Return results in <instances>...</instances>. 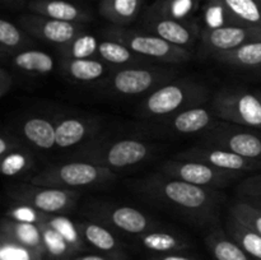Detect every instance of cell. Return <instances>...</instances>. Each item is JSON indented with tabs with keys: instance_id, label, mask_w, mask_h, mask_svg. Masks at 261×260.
<instances>
[{
	"instance_id": "obj_1",
	"label": "cell",
	"mask_w": 261,
	"mask_h": 260,
	"mask_svg": "<svg viewBox=\"0 0 261 260\" xmlns=\"http://www.w3.org/2000/svg\"><path fill=\"white\" fill-rule=\"evenodd\" d=\"M133 190L152 203L170 208L200 224L213 223L224 196L217 189L193 185L162 172L132 183Z\"/></svg>"
},
{
	"instance_id": "obj_2",
	"label": "cell",
	"mask_w": 261,
	"mask_h": 260,
	"mask_svg": "<svg viewBox=\"0 0 261 260\" xmlns=\"http://www.w3.org/2000/svg\"><path fill=\"white\" fill-rule=\"evenodd\" d=\"M154 152V145L142 138L94 137L78 147L70 160L86 161L116 171L145 162Z\"/></svg>"
},
{
	"instance_id": "obj_3",
	"label": "cell",
	"mask_w": 261,
	"mask_h": 260,
	"mask_svg": "<svg viewBox=\"0 0 261 260\" xmlns=\"http://www.w3.org/2000/svg\"><path fill=\"white\" fill-rule=\"evenodd\" d=\"M209 97L206 86L191 79H173L150 92L138 105V116L161 121L184 110L203 106Z\"/></svg>"
},
{
	"instance_id": "obj_4",
	"label": "cell",
	"mask_w": 261,
	"mask_h": 260,
	"mask_svg": "<svg viewBox=\"0 0 261 260\" xmlns=\"http://www.w3.org/2000/svg\"><path fill=\"white\" fill-rule=\"evenodd\" d=\"M177 71L163 66L135 65L114 69L102 82L97 83V88L105 96L132 98L147 96L162 84L176 79Z\"/></svg>"
},
{
	"instance_id": "obj_5",
	"label": "cell",
	"mask_w": 261,
	"mask_h": 260,
	"mask_svg": "<svg viewBox=\"0 0 261 260\" xmlns=\"http://www.w3.org/2000/svg\"><path fill=\"white\" fill-rule=\"evenodd\" d=\"M114 180H116V173L110 168L86 161L70 160L69 162L58 163L43 168L31 177L30 183L35 185L76 190L103 185Z\"/></svg>"
},
{
	"instance_id": "obj_6",
	"label": "cell",
	"mask_w": 261,
	"mask_h": 260,
	"mask_svg": "<svg viewBox=\"0 0 261 260\" xmlns=\"http://www.w3.org/2000/svg\"><path fill=\"white\" fill-rule=\"evenodd\" d=\"M105 38H111L143 56L147 60L162 61L166 64H182L191 59L193 54L188 48L180 47L147 31H137L114 25L105 30Z\"/></svg>"
},
{
	"instance_id": "obj_7",
	"label": "cell",
	"mask_w": 261,
	"mask_h": 260,
	"mask_svg": "<svg viewBox=\"0 0 261 260\" xmlns=\"http://www.w3.org/2000/svg\"><path fill=\"white\" fill-rule=\"evenodd\" d=\"M212 110L219 120L261 130V101L256 92L223 88L214 94Z\"/></svg>"
},
{
	"instance_id": "obj_8",
	"label": "cell",
	"mask_w": 261,
	"mask_h": 260,
	"mask_svg": "<svg viewBox=\"0 0 261 260\" xmlns=\"http://www.w3.org/2000/svg\"><path fill=\"white\" fill-rule=\"evenodd\" d=\"M8 195L15 203L33 206L45 214H66L74 209L79 199L76 190L53 186L18 184L8 189Z\"/></svg>"
},
{
	"instance_id": "obj_9",
	"label": "cell",
	"mask_w": 261,
	"mask_h": 260,
	"mask_svg": "<svg viewBox=\"0 0 261 260\" xmlns=\"http://www.w3.org/2000/svg\"><path fill=\"white\" fill-rule=\"evenodd\" d=\"M84 216L92 221L105 224L109 228L133 235L135 237L160 227V223L139 209L127 205H117L107 201L89 203L86 206Z\"/></svg>"
},
{
	"instance_id": "obj_10",
	"label": "cell",
	"mask_w": 261,
	"mask_h": 260,
	"mask_svg": "<svg viewBox=\"0 0 261 260\" xmlns=\"http://www.w3.org/2000/svg\"><path fill=\"white\" fill-rule=\"evenodd\" d=\"M201 144L227 149L250 160L261 161V135L251 127L218 121L201 135Z\"/></svg>"
},
{
	"instance_id": "obj_11",
	"label": "cell",
	"mask_w": 261,
	"mask_h": 260,
	"mask_svg": "<svg viewBox=\"0 0 261 260\" xmlns=\"http://www.w3.org/2000/svg\"><path fill=\"white\" fill-rule=\"evenodd\" d=\"M143 31L153 33L173 45L188 50L195 45L196 40L201 35L196 23L191 20L177 19L163 12L155 3L145 12Z\"/></svg>"
},
{
	"instance_id": "obj_12",
	"label": "cell",
	"mask_w": 261,
	"mask_h": 260,
	"mask_svg": "<svg viewBox=\"0 0 261 260\" xmlns=\"http://www.w3.org/2000/svg\"><path fill=\"white\" fill-rule=\"evenodd\" d=\"M160 172L193 185L211 189L224 188L241 176V173L218 170L198 161L180 160V158H173L163 162L160 167Z\"/></svg>"
},
{
	"instance_id": "obj_13",
	"label": "cell",
	"mask_w": 261,
	"mask_h": 260,
	"mask_svg": "<svg viewBox=\"0 0 261 260\" xmlns=\"http://www.w3.org/2000/svg\"><path fill=\"white\" fill-rule=\"evenodd\" d=\"M200 53L206 56L233 50L249 42L261 41V27L242 24H222L205 27L200 35Z\"/></svg>"
},
{
	"instance_id": "obj_14",
	"label": "cell",
	"mask_w": 261,
	"mask_h": 260,
	"mask_svg": "<svg viewBox=\"0 0 261 260\" xmlns=\"http://www.w3.org/2000/svg\"><path fill=\"white\" fill-rule=\"evenodd\" d=\"M18 25L32 37L58 46V48L69 43L79 33L86 31L84 24L63 22L35 13L20 15L18 18Z\"/></svg>"
},
{
	"instance_id": "obj_15",
	"label": "cell",
	"mask_w": 261,
	"mask_h": 260,
	"mask_svg": "<svg viewBox=\"0 0 261 260\" xmlns=\"http://www.w3.org/2000/svg\"><path fill=\"white\" fill-rule=\"evenodd\" d=\"M175 158L198 161V162L206 163V165L218 168V170L241 173V175L261 168V161L250 160V158L242 157V155L229 152L227 149L213 147V145L201 144V143L199 145L188 148L184 152L178 153Z\"/></svg>"
},
{
	"instance_id": "obj_16",
	"label": "cell",
	"mask_w": 261,
	"mask_h": 260,
	"mask_svg": "<svg viewBox=\"0 0 261 260\" xmlns=\"http://www.w3.org/2000/svg\"><path fill=\"white\" fill-rule=\"evenodd\" d=\"M56 148L69 149L79 147L97 137L101 122L97 117L87 115H69L55 119Z\"/></svg>"
},
{
	"instance_id": "obj_17",
	"label": "cell",
	"mask_w": 261,
	"mask_h": 260,
	"mask_svg": "<svg viewBox=\"0 0 261 260\" xmlns=\"http://www.w3.org/2000/svg\"><path fill=\"white\" fill-rule=\"evenodd\" d=\"M213 110L203 106H195L184 110L165 120L158 121L161 132L173 135H195L208 132L218 122Z\"/></svg>"
},
{
	"instance_id": "obj_18",
	"label": "cell",
	"mask_w": 261,
	"mask_h": 260,
	"mask_svg": "<svg viewBox=\"0 0 261 260\" xmlns=\"http://www.w3.org/2000/svg\"><path fill=\"white\" fill-rule=\"evenodd\" d=\"M206 8L223 18V24L261 27V0H206Z\"/></svg>"
},
{
	"instance_id": "obj_19",
	"label": "cell",
	"mask_w": 261,
	"mask_h": 260,
	"mask_svg": "<svg viewBox=\"0 0 261 260\" xmlns=\"http://www.w3.org/2000/svg\"><path fill=\"white\" fill-rule=\"evenodd\" d=\"M76 227L87 245L93 247L101 254L117 257H127L124 245L121 244L111 228L96 221H76Z\"/></svg>"
},
{
	"instance_id": "obj_20",
	"label": "cell",
	"mask_w": 261,
	"mask_h": 260,
	"mask_svg": "<svg viewBox=\"0 0 261 260\" xmlns=\"http://www.w3.org/2000/svg\"><path fill=\"white\" fill-rule=\"evenodd\" d=\"M60 69L69 81L81 84L99 83L114 70L98 58L61 59Z\"/></svg>"
},
{
	"instance_id": "obj_21",
	"label": "cell",
	"mask_w": 261,
	"mask_h": 260,
	"mask_svg": "<svg viewBox=\"0 0 261 260\" xmlns=\"http://www.w3.org/2000/svg\"><path fill=\"white\" fill-rule=\"evenodd\" d=\"M27 8L31 13L63 22L86 24L92 20L88 10L66 0H31Z\"/></svg>"
},
{
	"instance_id": "obj_22",
	"label": "cell",
	"mask_w": 261,
	"mask_h": 260,
	"mask_svg": "<svg viewBox=\"0 0 261 260\" xmlns=\"http://www.w3.org/2000/svg\"><path fill=\"white\" fill-rule=\"evenodd\" d=\"M139 246L153 254H170V252H184L193 246L190 240L176 231L162 228H152L137 236Z\"/></svg>"
},
{
	"instance_id": "obj_23",
	"label": "cell",
	"mask_w": 261,
	"mask_h": 260,
	"mask_svg": "<svg viewBox=\"0 0 261 260\" xmlns=\"http://www.w3.org/2000/svg\"><path fill=\"white\" fill-rule=\"evenodd\" d=\"M23 139L33 148L43 152L56 148L55 120L45 116H28L19 125Z\"/></svg>"
},
{
	"instance_id": "obj_24",
	"label": "cell",
	"mask_w": 261,
	"mask_h": 260,
	"mask_svg": "<svg viewBox=\"0 0 261 260\" xmlns=\"http://www.w3.org/2000/svg\"><path fill=\"white\" fill-rule=\"evenodd\" d=\"M0 236L13 240L17 244L45 255L42 232L38 224L30 222H19L5 217L0 227ZM46 256V255H45Z\"/></svg>"
},
{
	"instance_id": "obj_25",
	"label": "cell",
	"mask_w": 261,
	"mask_h": 260,
	"mask_svg": "<svg viewBox=\"0 0 261 260\" xmlns=\"http://www.w3.org/2000/svg\"><path fill=\"white\" fill-rule=\"evenodd\" d=\"M98 59H101L102 61H105L107 65L114 69L149 64V60L138 55L124 43L116 40H111V38H103L102 41H99Z\"/></svg>"
},
{
	"instance_id": "obj_26",
	"label": "cell",
	"mask_w": 261,
	"mask_h": 260,
	"mask_svg": "<svg viewBox=\"0 0 261 260\" xmlns=\"http://www.w3.org/2000/svg\"><path fill=\"white\" fill-rule=\"evenodd\" d=\"M9 63L15 70L27 75H46L55 68V60L50 54L31 47L10 56Z\"/></svg>"
},
{
	"instance_id": "obj_27",
	"label": "cell",
	"mask_w": 261,
	"mask_h": 260,
	"mask_svg": "<svg viewBox=\"0 0 261 260\" xmlns=\"http://www.w3.org/2000/svg\"><path fill=\"white\" fill-rule=\"evenodd\" d=\"M205 245L216 260H254L227 232L214 228L205 236Z\"/></svg>"
},
{
	"instance_id": "obj_28",
	"label": "cell",
	"mask_w": 261,
	"mask_h": 260,
	"mask_svg": "<svg viewBox=\"0 0 261 260\" xmlns=\"http://www.w3.org/2000/svg\"><path fill=\"white\" fill-rule=\"evenodd\" d=\"M144 0H101L99 14L114 25H125L134 22L143 8Z\"/></svg>"
},
{
	"instance_id": "obj_29",
	"label": "cell",
	"mask_w": 261,
	"mask_h": 260,
	"mask_svg": "<svg viewBox=\"0 0 261 260\" xmlns=\"http://www.w3.org/2000/svg\"><path fill=\"white\" fill-rule=\"evenodd\" d=\"M217 61L226 65L241 69H259L261 68V41L249 42L233 50L217 54L213 56Z\"/></svg>"
},
{
	"instance_id": "obj_30",
	"label": "cell",
	"mask_w": 261,
	"mask_h": 260,
	"mask_svg": "<svg viewBox=\"0 0 261 260\" xmlns=\"http://www.w3.org/2000/svg\"><path fill=\"white\" fill-rule=\"evenodd\" d=\"M32 43V36L28 35L23 28L4 18L0 19V53L3 59L30 48Z\"/></svg>"
},
{
	"instance_id": "obj_31",
	"label": "cell",
	"mask_w": 261,
	"mask_h": 260,
	"mask_svg": "<svg viewBox=\"0 0 261 260\" xmlns=\"http://www.w3.org/2000/svg\"><path fill=\"white\" fill-rule=\"evenodd\" d=\"M38 226L42 232L46 260H73L76 255H79V252L64 239L63 235L46 223L43 219Z\"/></svg>"
},
{
	"instance_id": "obj_32",
	"label": "cell",
	"mask_w": 261,
	"mask_h": 260,
	"mask_svg": "<svg viewBox=\"0 0 261 260\" xmlns=\"http://www.w3.org/2000/svg\"><path fill=\"white\" fill-rule=\"evenodd\" d=\"M226 232L252 257L261 260V236L229 214L226 222Z\"/></svg>"
},
{
	"instance_id": "obj_33",
	"label": "cell",
	"mask_w": 261,
	"mask_h": 260,
	"mask_svg": "<svg viewBox=\"0 0 261 260\" xmlns=\"http://www.w3.org/2000/svg\"><path fill=\"white\" fill-rule=\"evenodd\" d=\"M98 41L87 31L79 33L74 40L59 47L61 59L98 58Z\"/></svg>"
},
{
	"instance_id": "obj_34",
	"label": "cell",
	"mask_w": 261,
	"mask_h": 260,
	"mask_svg": "<svg viewBox=\"0 0 261 260\" xmlns=\"http://www.w3.org/2000/svg\"><path fill=\"white\" fill-rule=\"evenodd\" d=\"M43 221L46 223L50 224L51 227L56 229L58 232H60L64 236V239L79 252H82L86 250V241L82 237L81 232H79L76 223L71 219H69L68 217H65L64 214H45L43 216Z\"/></svg>"
},
{
	"instance_id": "obj_35",
	"label": "cell",
	"mask_w": 261,
	"mask_h": 260,
	"mask_svg": "<svg viewBox=\"0 0 261 260\" xmlns=\"http://www.w3.org/2000/svg\"><path fill=\"white\" fill-rule=\"evenodd\" d=\"M33 165H35V158L27 148L14 150L0 158V171L5 177H15L28 172Z\"/></svg>"
},
{
	"instance_id": "obj_36",
	"label": "cell",
	"mask_w": 261,
	"mask_h": 260,
	"mask_svg": "<svg viewBox=\"0 0 261 260\" xmlns=\"http://www.w3.org/2000/svg\"><path fill=\"white\" fill-rule=\"evenodd\" d=\"M0 260H46L43 254L0 236Z\"/></svg>"
},
{
	"instance_id": "obj_37",
	"label": "cell",
	"mask_w": 261,
	"mask_h": 260,
	"mask_svg": "<svg viewBox=\"0 0 261 260\" xmlns=\"http://www.w3.org/2000/svg\"><path fill=\"white\" fill-rule=\"evenodd\" d=\"M229 214L261 236V211L241 199L229 209Z\"/></svg>"
},
{
	"instance_id": "obj_38",
	"label": "cell",
	"mask_w": 261,
	"mask_h": 260,
	"mask_svg": "<svg viewBox=\"0 0 261 260\" xmlns=\"http://www.w3.org/2000/svg\"><path fill=\"white\" fill-rule=\"evenodd\" d=\"M155 4L167 14L184 20H190L189 15L196 7L195 0H157Z\"/></svg>"
},
{
	"instance_id": "obj_39",
	"label": "cell",
	"mask_w": 261,
	"mask_h": 260,
	"mask_svg": "<svg viewBox=\"0 0 261 260\" xmlns=\"http://www.w3.org/2000/svg\"><path fill=\"white\" fill-rule=\"evenodd\" d=\"M45 213L37 211L33 206L25 205V204H18V205L12 206L8 209L7 217L15 219L19 222H30V223L38 224L43 219Z\"/></svg>"
},
{
	"instance_id": "obj_40",
	"label": "cell",
	"mask_w": 261,
	"mask_h": 260,
	"mask_svg": "<svg viewBox=\"0 0 261 260\" xmlns=\"http://www.w3.org/2000/svg\"><path fill=\"white\" fill-rule=\"evenodd\" d=\"M241 198H256L261 196V175H254L242 180L237 186Z\"/></svg>"
},
{
	"instance_id": "obj_41",
	"label": "cell",
	"mask_w": 261,
	"mask_h": 260,
	"mask_svg": "<svg viewBox=\"0 0 261 260\" xmlns=\"http://www.w3.org/2000/svg\"><path fill=\"white\" fill-rule=\"evenodd\" d=\"M22 148H25V145L23 144L19 138L7 130L2 133L0 135V158L14 152V150L22 149Z\"/></svg>"
},
{
	"instance_id": "obj_42",
	"label": "cell",
	"mask_w": 261,
	"mask_h": 260,
	"mask_svg": "<svg viewBox=\"0 0 261 260\" xmlns=\"http://www.w3.org/2000/svg\"><path fill=\"white\" fill-rule=\"evenodd\" d=\"M14 79H13L12 73L7 68L2 66L0 68V98H4L13 88Z\"/></svg>"
},
{
	"instance_id": "obj_43",
	"label": "cell",
	"mask_w": 261,
	"mask_h": 260,
	"mask_svg": "<svg viewBox=\"0 0 261 260\" xmlns=\"http://www.w3.org/2000/svg\"><path fill=\"white\" fill-rule=\"evenodd\" d=\"M145 260H199L185 252H170V254H153Z\"/></svg>"
},
{
	"instance_id": "obj_44",
	"label": "cell",
	"mask_w": 261,
	"mask_h": 260,
	"mask_svg": "<svg viewBox=\"0 0 261 260\" xmlns=\"http://www.w3.org/2000/svg\"><path fill=\"white\" fill-rule=\"evenodd\" d=\"M73 260H129V259H127V257H117V256H112V255L97 252V254H79L76 255Z\"/></svg>"
},
{
	"instance_id": "obj_45",
	"label": "cell",
	"mask_w": 261,
	"mask_h": 260,
	"mask_svg": "<svg viewBox=\"0 0 261 260\" xmlns=\"http://www.w3.org/2000/svg\"><path fill=\"white\" fill-rule=\"evenodd\" d=\"M244 200H246L247 203H250L251 205H254L255 208H257L261 211V196H256V198H241Z\"/></svg>"
},
{
	"instance_id": "obj_46",
	"label": "cell",
	"mask_w": 261,
	"mask_h": 260,
	"mask_svg": "<svg viewBox=\"0 0 261 260\" xmlns=\"http://www.w3.org/2000/svg\"><path fill=\"white\" fill-rule=\"evenodd\" d=\"M4 3H8V4H14V3H19L22 0H3Z\"/></svg>"
},
{
	"instance_id": "obj_47",
	"label": "cell",
	"mask_w": 261,
	"mask_h": 260,
	"mask_svg": "<svg viewBox=\"0 0 261 260\" xmlns=\"http://www.w3.org/2000/svg\"><path fill=\"white\" fill-rule=\"evenodd\" d=\"M256 94H257V96H259V98H260V101H261V91H257Z\"/></svg>"
},
{
	"instance_id": "obj_48",
	"label": "cell",
	"mask_w": 261,
	"mask_h": 260,
	"mask_svg": "<svg viewBox=\"0 0 261 260\" xmlns=\"http://www.w3.org/2000/svg\"><path fill=\"white\" fill-rule=\"evenodd\" d=\"M259 73H260V74H261V68H260V69H259Z\"/></svg>"
}]
</instances>
